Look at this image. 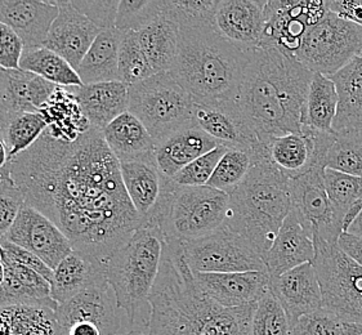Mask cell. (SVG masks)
I'll list each match as a JSON object with an SVG mask.
<instances>
[{
	"mask_svg": "<svg viewBox=\"0 0 362 335\" xmlns=\"http://www.w3.org/2000/svg\"><path fill=\"white\" fill-rule=\"evenodd\" d=\"M324 181L327 196L333 205L335 217L343 226L347 211L362 200V178L325 169Z\"/></svg>",
	"mask_w": 362,
	"mask_h": 335,
	"instance_id": "7bdbcfd3",
	"label": "cell"
},
{
	"mask_svg": "<svg viewBox=\"0 0 362 335\" xmlns=\"http://www.w3.org/2000/svg\"><path fill=\"white\" fill-rule=\"evenodd\" d=\"M47 128V122L40 112L11 114L1 131V139L7 146L11 159L35 145Z\"/></svg>",
	"mask_w": 362,
	"mask_h": 335,
	"instance_id": "74e56055",
	"label": "cell"
},
{
	"mask_svg": "<svg viewBox=\"0 0 362 335\" xmlns=\"http://www.w3.org/2000/svg\"><path fill=\"white\" fill-rule=\"evenodd\" d=\"M4 239L34 253L52 270L73 252L71 242L57 225L28 204L23 205Z\"/></svg>",
	"mask_w": 362,
	"mask_h": 335,
	"instance_id": "2e32d148",
	"label": "cell"
},
{
	"mask_svg": "<svg viewBox=\"0 0 362 335\" xmlns=\"http://www.w3.org/2000/svg\"><path fill=\"white\" fill-rule=\"evenodd\" d=\"M160 15V0H120L115 28L138 33Z\"/></svg>",
	"mask_w": 362,
	"mask_h": 335,
	"instance_id": "f6af8a7d",
	"label": "cell"
},
{
	"mask_svg": "<svg viewBox=\"0 0 362 335\" xmlns=\"http://www.w3.org/2000/svg\"><path fill=\"white\" fill-rule=\"evenodd\" d=\"M339 248L351 257L355 262L358 263L362 267V240L352 236L349 233H341L339 241H338Z\"/></svg>",
	"mask_w": 362,
	"mask_h": 335,
	"instance_id": "11a10c76",
	"label": "cell"
},
{
	"mask_svg": "<svg viewBox=\"0 0 362 335\" xmlns=\"http://www.w3.org/2000/svg\"><path fill=\"white\" fill-rule=\"evenodd\" d=\"M344 328H346L347 335H362V324L344 322Z\"/></svg>",
	"mask_w": 362,
	"mask_h": 335,
	"instance_id": "680465c9",
	"label": "cell"
},
{
	"mask_svg": "<svg viewBox=\"0 0 362 335\" xmlns=\"http://www.w3.org/2000/svg\"><path fill=\"white\" fill-rule=\"evenodd\" d=\"M327 12V0H267L262 47H277L294 57L305 31L321 21Z\"/></svg>",
	"mask_w": 362,
	"mask_h": 335,
	"instance_id": "5bb4252c",
	"label": "cell"
},
{
	"mask_svg": "<svg viewBox=\"0 0 362 335\" xmlns=\"http://www.w3.org/2000/svg\"><path fill=\"white\" fill-rule=\"evenodd\" d=\"M254 151L243 148H227L225 155L218 163L208 186L231 195L245 181L250 169L253 168L255 163Z\"/></svg>",
	"mask_w": 362,
	"mask_h": 335,
	"instance_id": "f35d334b",
	"label": "cell"
},
{
	"mask_svg": "<svg viewBox=\"0 0 362 335\" xmlns=\"http://www.w3.org/2000/svg\"><path fill=\"white\" fill-rule=\"evenodd\" d=\"M57 16L53 0H0V22L15 31L25 49L43 47Z\"/></svg>",
	"mask_w": 362,
	"mask_h": 335,
	"instance_id": "603a6c76",
	"label": "cell"
},
{
	"mask_svg": "<svg viewBox=\"0 0 362 335\" xmlns=\"http://www.w3.org/2000/svg\"><path fill=\"white\" fill-rule=\"evenodd\" d=\"M148 305V335H252L257 308H227L209 298L196 283L180 241L164 242Z\"/></svg>",
	"mask_w": 362,
	"mask_h": 335,
	"instance_id": "7a4b0ae2",
	"label": "cell"
},
{
	"mask_svg": "<svg viewBox=\"0 0 362 335\" xmlns=\"http://www.w3.org/2000/svg\"><path fill=\"white\" fill-rule=\"evenodd\" d=\"M252 335H293V327L283 307L269 292L257 303Z\"/></svg>",
	"mask_w": 362,
	"mask_h": 335,
	"instance_id": "ee69618b",
	"label": "cell"
},
{
	"mask_svg": "<svg viewBox=\"0 0 362 335\" xmlns=\"http://www.w3.org/2000/svg\"><path fill=\"white\" fill-rule=\"evenodd\" d=\"M267 0H219L214 29L241 51L252 53L264 42Z\"/></svg>",
	"mask_w": 362,
	"mask_h": 335,
	"instance_id": "e0dca14e",
	"label": "cell"
},
{
	"mask_svg": "<svg viewBox=\"0 0 362 335\" xmlns=\"http://www.w3.org/2000/svg\"><path fill=\"white\" fill-rule=\"evenodd\" d=\"M123 31L102 30L95 42L81 59L76 73L83 86L119 81V51Z\"/></svg>",
	"mask_w": 362,
	"mask_h": 335,
	"instance_id": "4dcf8cb0",
	"label": "cell"
},
{
	"mask_svg": "<svg viewBox=\"0 0 362 335\" xmlns=\"http://www.w3.org/2000/svg\"><path fill=\"white\" fill-rule=\"evenodd\" d=\"M268 160L290 180L321 167L317 159L313 131L302 127V133H289L263 142ZM324 168V167H322Z\"/></svg>",
	"mask_w": 362,
	"mask_h": 335,
	"instance_id": "484cf974",
	"label": "cell"
},
{
	"mask_svg": "<svg viewBox=\"0 0 362 335\" xmlns=\"http://www.w3.org/2000/svg\"><path fill=\"white\" fill-rule=\"evenodd\" d=\"M338 93L334 119L335 133H351L362 128V53L330 76Z\"/></svg>",
	"mask_w": 362,
	"mask_h": 335,
	"instance_id": "f546056e",
	"label": "cell"
},
{
	"mask_svg": "<svg viewBox=\"0 0 362 335\" xmlns=\"http://www.w3.org/2000/svg\"><path fill=\"white\" fill-rule=\"evenodd\" d=\"M290 209V178L271 164L261 145L245 181L230 195L225 225L244 235L264 261Z\"/></svg>",
	"mask_w": 362,
	"mask_h": 335,
	"instance_id": "5b68a950",
	"label": "cell"
},
{
	"mask_svg": "<svg viewBox=\"0 0 362 335\" xmlns=\"http://www.w3.org/2000/svg\"><path fill=\"white\" fill-rule=\"evenodd\" d=\"M194 275L200 289L209 298L227 308L257 305L267 293L271 292V278L267 272H194Z\"/></svg>",
	"mask_w": 362,
	"mask_h": 335,
	"instance_id": "d6986e66",
	"label": "cell"
},
{
	"mask_svg": "<svg viewBox=\"0 0 362 335\" xmlns=\"http://www.w3.org/2000/svg\"><path fill=\"white\" fill-rule=\"evenodd\" d=\"M313 73L277 47L252 52L240 88V111L262 143L302 133V117Z\"/></svg>",
	"mask_w": 362,
	"mask_h": 335,
	"instance_id": "3957f363",
	"label": "cell"
},
{
	"mask_svg": "<svg viewBox=\"0 0 362 335\" xmlns=\"http://www.w3.org/2000/svg\"><path fill=\"white\" fill-rule=\"evenodd\" d=\"M180 242L192 272H267L264 261L252 242L227 225L203 237Z\"/></svg>",
	"mask_w": 362,
	"mask_h": 335,
	"instance_id": "8fae6325",
	"label": "cell"
},
{
	"mask_svg": "<svg viewBox=\"0 0 362 335\" xmlns=\"http://www.w3.org/2000/svg\"><path fill=\"white\" fill-rule=\"evenodd\" d=\"M107 283L103 263L73 250L53 270L52 298L64 305L93 285Z\"/></svg>",
	"mask_w": 362,
	"mask_h": 335,
	"instance_id": "4316f807",
	"label": "cell"
},
{
	"mask_svg": "<svg viewBox=\"0 0 362 335\" xmlns=\"http://www.w3.org/2000/svg\"><path fill=\"white\" fill-rule=\"evenodd\" d=\"M58 7L43 47L56 52L76 70L102 30L74 7L71 0H53Z\"/></svg>",
	"mask_w": 362,
	"mask_h": 335,
	"instance_id": "ac0fdd59",
	"label": "cell"
},
{
	"mask_svg": "<svg viewBox=\"0 0 362 335\" xmlns=\"http://www.w3.org/2000/svg\"><path fill=\"white\" fill-rule=\"evenodd\" d=\"M26 204L21 189L9 177L7 168L0 170V240L4 239L15 225L23 205Z\"/></svg>",
	"mask_w": 362,
	"mask_h": 335,
	"instance_id": "bcb514c9",
	"label": "cell"
},
{
	"mask_svg": "<svg viewBox=\"0 0 362 335\" xmlns=\"http://www.w3.org/2000/svg\"><path fill=\"white\" fill-rule=\"evenodd\" d=\"M218 146L216 139L192 122L156 142L155 160L161 173L173 180L189 163Z\"/></svg>",
	"mask_w": 362,
	"mask_h": 335,
	"instance_id": "cb8c5ba5",
	"label": "cell"
},
{
	"mask_svg": "<svg viewBox=\"0 0 362 335\" xmlns=\"http://www.w3.org/2000/svg\"><path fill=\"white\" fill-rule=\"evenodd\" d=\"M164 242L159 228L139 227L103 263L117 308L123 310L131 322H134L142 306L148 303L159 275Z\"/></svg>",
	"mask_w": 362,
	"mask_h": 335,
	"instance_id": "8992f818",
	"label": "cell"
},
{
	"mask_svg": "<svg viewBox=\"0 0 362 335\" xmlns=\"http://www.w3.org/2000/svg\"><path fill=\"white\" fill-rule=\"evenodd\" d=\"M23 43L20 37L7 25L0 22V67L6 70H18Z\"/></svg>",
	"mask_w": 362,
	"mask_h": 335,
	"instance_id": "816d5d0a",
	"label": "cell"
},
{
	"mask_svg": "<svg viewBox=\"0 0 362 335\" xmlns=\"http://www.w3.org/2000/svg\"><path fill=\"white\" fill-rule=\"evenodd\" d=\"M109 283L93 285L56 311L61 335H117L120 320Z\"/></svg>",
	"mask_w": 362,
	"mask_h": 335,
	"instance_id": "7c38bea8",
	"label": "cell"
},
{
	"mask_svg": "<svg viewBox=\"0 0 362 335\" xmlns=\"http://www.w3.org/2000/svg\"><path fill=\"white\" fill-rule=\"evenodd\" d=\"M6 278L0 286V306L8 305H39L57 311V302L52 298L51 283L35 271L0 255Z\"/></svg>",
	"mask_w": 362,
	"mask_h": 335,
	"instance_id": "83f0119b",
	"label": "cell"
},
{
	"mask_svg": "<svg viewBox=\"0 0 362 335\" xmlns=\"http://www.w3.org/2000/svg\"><path fill=\"white\" fill-rule=\"evenodd\" d=\"M218 3L219 0H160V13L180 29L213 25Z\"/></svg>",
	"mask_w": 362,
	"mask_h": 335,
	"instance_id": "60d3db41",
	"label": "cell"
},
{
	"mask_svg": "<svg viewBox=\"0 0 362 335\" xmlns=\"http://www.w3.org/2000/svg\"><path fill=\"white\" fill-rule=\"evenodd\" d=\"M338 110V93L333 81L313 73L305 101L302 125L320 133H335L333 123Z\"/></svg>",
	"mask_w": 362,
	"mask_h": 335,
	"instance_id": "836d02e7",
	"label": "cell"
},
{
	"mask_svg": "<svg viewBox=\"0 0 362 335\" xmlns=\"http://www.w3.org/2000/svg\"><path fill=\"white\" fill-rule=\"evenodd\" d=\"M11 114H13L11 100V75L9 70L0 67V139L3 125Z\"/></svg>",
	"mask_w": 362,
	"mask_h": 335,
	"instance_id": "db71d44e",
	"label": "cell"
},
{
	"mask_svg": "<svg viewBox=\"0 0 362 335\" xmlns=\"http://www.w3.org/2000/svg\"><path fill=\"white\" fill-rule=\"evenodd\" d=\"M9 335H61L56 310L39 305L0 306Z\"/></svg>",
	"mask_w": 362,
	"mask_h": 335,
	"instance_id": "e575fe53",
	"label": "cell"
},
{
	"mask_svg": "<svg viewBox=\"0 0 362 335\" xmlns=\"http://www.w3.org/2000/svg\"><path fill=\"white\" fill-rule=\"evenodd\" d=\"M120 172L131 203L142 219V227H159L173 180L161 173L155 158L122 161Z\"/></svg>",
	"mask_w": 362,
	"mask_h": 335,
	"instance_id": "9a60e30c",
	"label": "cell"
},
{
	"mask_svg": "<svg viewBox=\"0 0 362 335\" xmlns=\"http://www.w3.org/2000/svg\"><path fill=\"white\" fill-rule=\"evenodd\" d=\"M9 160H11V156H9L7 146H6L4 141L0 139V170L7 168Z\"/></svg>",
	"mask_w": 362,
	"mask_h": 335,
	"instance_id": "6f0895ef",
	"label": "cell"
},
{
	"mask_svg": "<svg viewBox=\"0 0 362 335\" xmlns=\"http://www.w3.org/2000/svg\"><path fill=\"white\" fill-rule=\"evenodd\" d=\"M315 257L316 248L312 233L297 213L290 209L264 258L269 278L280 276L305 263H313Z\"/></svg>",
	"mask_w": 362,
	"mask_h": 335,
	"instance_id": "7402d4cb",
	"label": "cell"
},
{
	"mask_svg": "<svg viewBox=\"0 0 362 335\" xmlns=\"http://www.w3.org/2000/svg\"><path fill=\"white\" fill-rule=\"evenodd\" d=\"M269 288L283 307L291 327L300 317L322 308V292L313 263H305L271 278Z\"/></svg>",
	"mask_w": 362,
	"mask_h": 335,
	"instance_id": "ffe728a7",
	"label": "cell"
},
{
	"mask_svg": "<svg viewBox=\"0 0 362 335\" xmlns=\"http://www.w3.org/2000/svg\"><path fill=\"white\" fill-rule=\"evenodd\" d=\"M122 335H148V331L146 333V331H144V330L137 329V330H131V331H128V333H125V334Z\"/></svg>",
	"mask_w": 362,
	"mask_h": 335,
	"instance_id": "94428289",
	"label": "cell"
},
{
	"mask_svg": "<svg viewBox=\"0 0 362 335\" xmlns=\"http://www.w3.org/2000/svg\"><path fill=\"white\" fill-rule=\"evenodd\" d=\"M39 112L47 122V131L54 139L73 142L92 128L69 87H57Z\"/></svg>",
	"mask_w": 362,
	"mask_h": 335,
	"instance_id": "1f68e13d",
	"label": "cell"
},
{
	"mask_svg": "<svg viewBox=\"0 0 362 335\" xmlns=\"http://www.w3.org/2000/svg\"><path fill=\"white\" fill-rule=\"evenodd\" d=\"M92 128L103 131L129 107V88L122 81L69 87Z\"/></svg>",
	"mask_w": 362,
	"mask_h": 335,
	"instance_id": "d4e9b609",
	"label": "cell"
},
{
	"mask_svg": "<svg viewBox=\"0 0 362 335\" xmlns=\"http://www.w3.org/2000/svg\"><path fill=\"white\" fill-rule=\"evenodd\" d=\"M293 335H347L344 321L321 308L315 314L300 317L293 327Z\"/></svg>",
	"mask_w": 362,
	"mask_h": 335,
	"instance_id": "c3c4849f",
	"label": "cell"
},
{
	"mask_svg": "<svg viewBox=\"0 0 362 335\" xmlns=\"http://www.w3.org/2000/svg\"><path fill=\"white\" fill-rule=\"evenodd\" d=\"M195 102L170 73L155 74L129 88L128 111L138 117L155 143L194 122Z\"/></svg>",
	"mask_w": 362,
	"mask_h": 335,
	"instance_id": "52a82bcc",
	"label": "cell"
},
{
	"mask_svg": "<svg viewBox=\"0 0 362 335\" xmlns=\"http://www.w3.org/2000/svg\"><path fill=\"white\" fill-rule=\"evenodd\" d=\"M7 169L26 204L54 222L81 254L105 263L142 227L120 163L95 128L73 142L45 129Z\"/></svg>",
	"mask_w": 362,
	"mask_h": 335,
	"instance_id": "6da1fadb",
	"label": "cell"
},
{
	"mask_svg": "<svg viewBox=\"0 0 362 335\" xmlns=\"http://www.w3.org/2000/svg\"><path fill=\"white\" fill-rule=\"evenodd\" d=\"M20 70L35 74L58 87H80L83 83L73 66L45 47L23 49Z\"/></svg>",
	"mask_w": 362,
	"mask_h": 335,
	"instance_id": "d590c367",
	"label": "cell"
},
{
	"mask_svg": "<svg viewBox=\"0 0 362 335\" xmlns=\"http://www.w3.org/2000/svg\"><path fill=\"white\" fill-rule=\"evenodd\" d=\"M194 123L216 139L221 146L253 151L261 146V141L243 117L238 102L195 103Z\"/></svg>",
	"mask_w": 362,
	"mask_h": 335,
	"instance_id": "44dd1931",
	"label": "cell"
},
{
	"mask_svg": "<svg viewBox=\"0 0 362 335\" xmlns=\"http://www.w3.org/2000/svg\"><path fill=\"white\" fill-rule=\"evenodd\" d=\"M74 7L101 30L115 28L120 0H71Z\"/></svg>",
	"mask_w": 362,
	"mask_h": 335,
	"instance_id": "681fc988",
	"label": "cell"
},
{
	"mask_svg": "<svg viewBox=\"0 0 362 335\" xmlns=\"http://www.w3.org/2000/svg\"><path fill=\"white\" fill-rule=\"evenodd\" d=\"M250 56L226 40L213 25L181 28L170 74L195 103L238 102Z\"/></svg>",
	"mask_w": 362,
	"mask_h": 335,
	"instance_id": "277c9868",
	"label": "cell"
},
{
	"mask_svg": "<svg viewBox=\"0 0 362 335\" xmlns=\"http://www.w3.org/2000/svg\"><path fill=\"white\" fill-rule=\"evenodd\" d=\"M313 266L322 292V308L344 322L362 324V267L338 244L313 239Z\"/></svg>",
	"mask_w": 362,
	"mask_h": 335,
	"instance_id": "9c48e42d",
	"label": "cell"
},
{
	"mask_svg": "<svg viewBox=\"0 0 362 335\" xmlns=\"http://www.w3.org/2000/svg\"><path fill=\"white\" fill-rule=\"evenodd\" d=\"M361 53V26L329 11L305 31L294 57L312 73L330 78Z\"/></svg>",
	"mask_w": 362,
	"mask_h": 335,
	"instance_id": "30bf717a",
	"label": "cell"
},
{
	"mask_svg": "<svg viewBox=\"0 0 362 335\" xmlns=\"http://www.w3.org/2000/svg\"><path fill=\"white\" fill-rule=\"evenodd\" d=\"M327 8L334 15L362 28V0H327Z\"/></svg>",
	"mask_w": 362,
	"mask_h": 335,
	"instance_id": "f5cc1de1",
	"label": "cell"
},
{
	"mask_svg": "<svg viewBox=\"0 0 362 335\" xmlns=\"http://www.w3.org/2000/svg\"><path fill=\"white\" fill-rule=\"evenodd\" d=\"M357 133H358V136H360V139H361L362 141V128L360 131H357Z\"/></svg>",
	"mask_w": 362,
	"mask_h": 335,
	"instance_id": "6125c7cd",
	"label": "cell"
},
{
	"mask_svg": "<svg viewBox=\"0 0 362 335\" xmlns=\"http://www.w3.org/2000/svg\"><path fill=\"white\" fill-rule=\"evenodd\" d=\"M12 112H39L49 101L58 86L35 74L9 70Z\"/></svg>",
	"mask_w": 362,
	"mask_h": 335,
	"instance_id": "8d00e7d4",
	"label": "cell"
},
{
	"mask_svg": "<svg viewBox=\"0 0 362 335\" xmlns=\"http://www.w3.org/2000/svg\"><path fill=\"white\" fill-rule=\"evenodd\" d=\"M102 136L119 163L155 158V141L142 122L129 111L110 123Z\"/></svg>",
	"mask_w": 362,
	"mask_h": 335,
	"instance_id": "f1b7e54d",
	"label": "cell"
},
{
	"mask_svg": "<svg viewBox=\"0 0 362 335\" xmlns=\"http://www.w3.org/2000/svg\"><path fill=\"white\" fill-rule=\"evenodd\" d=\"M137 35L153 73H170L178 54L180 28L160 13L151 23L138 31Z\"/></svg>",
	"mask_w": 362,
	"mask_h": 335,
	"instance_id": "d6a6232c",
	"label": "cell"
},
{
	"mask_svg": "<svg viewBox=\"0 0 362 335\" xmlns=\"http://www.w3.org/2000/svg\"><path fill=\"white\" fill-rule=\"evenodd\" d=\"M0 255L6 257L13 262L20 263V264L28 267L30 270L35 271L49 283L53 278V270L47 263H44L34 253L21 248V247H18V245H16L13 242L6 240V239L0 240Z\"/></svg>",
	"mask_w": 362,
	"mask_h": 335,
	"instance_id": "f907efd6",
	"label": "cell"
},
{
	"mask_svg": "<svg viewBox=\"0 0 362 335\" xmlns=\"http://www.w3.org/2000/svg\"><path fill=\"white\" fill-rule=\"evenodd\" d=\"M4 278H6V269H4V264L0 258V286L4 283Z\"/></svg>",
	"mask_w": 362,
	"mask_h": 335,
	"instance_id": "91938a15",
	"label": "cell"
},
{
	"mask_svg": "<svg viewBox=\"0 0 362 335\" xmlns=\"http://www.w3.org/2000/svg\"><path fill=\"white\" fill-rule=\"evenodd\" d=\"M322 165L325 169L362 178V141L357 131L335 133V139L326 151Z\"/></svg>",
	"mask_w": 362,
	"mask_h": 335,
	"instance_id": "ab89813d",
	"label": "cell"
},
{
	"mask_svg": "<svg viewBox=\"0 0 362 335\" xmlns=\"http://www.w3.org/2000/svg\"><path fill=\"white\" fill-rule=\"evenodd\" d=\"M325 168L313 167L305 175L290 180L291 209L303 222L313 239L338 244L343 226L335 217L324 181Z\"/></svg>",
	"mask_w": 362,
	"mask_h": 335,
	"instance_id": "4fadbf2b",
	"label": "cell"
},
{
	"mask_svg": "<svg viewBox=\"0 0 362 335\" xmlns=\"http://www.w3.org/2000/svg\"><path fill=\"white\" fill-rule=\"evenodd\" d=\"M153 75L155 73L141 48L137 33L123 31L119 51V81L131 88Z\"/></svg>",
	"mask_w": 362,
	"mask_h": 335,
	"instance_id": "b9f144b4",
	"label": "cell"
},
{
	"mask_svg": "<svg viewBox=\"0 0 362 335\" xmlns=\"http://www.w3.org/2000/svg\"><path fill=\"white\" fill-rule=\"evenodd\" d=\"M226 151L227 147L219 145L209 153H204L203 156L197 158L196 160L189 163L187 167L183 168L181 172L174 177V182L178 186L186 187L208 186L218 163L222 159Z\"/></svg>",
	"mask_w": 362,
	"mask_h": 335,
	"instance_id": "7dc6e473",
	"label": "cell"
},
{
	"mask_svg": "<svg viewBox=\"0 0 362 335\" xmlns=\"http://www.w3.org/2000/svg\"><path fill=\"white\" fill-rule=\"evenodd\" d=\"M346 233H349V235L356 236V237H358V239H361L362 240V211L361 213L357 216V218L354 221V223L349 226Z\"/></svg>",
	"mask_w": 362,
	"mask_h": 335,
	"instance_id": "9f6ffc18",
	"label": "cell"
},
{
	"mask_svg": "<svg viewBox=\"0 0 362 335\" xmlns=\"http://www.w3.org/2000/svg\"><path fill=\"white\" fill-rule=\"evenodd\" d=\"M228 203L230 195L219 189L186 187L174 182L158 228L165 241L203 237L225 225Z\"/></svg>",
	"mask_w": 362,
	"mask_h": 335,
	"instance_id": "ba28073f",
	"label": "cell"
}]
</instances>
